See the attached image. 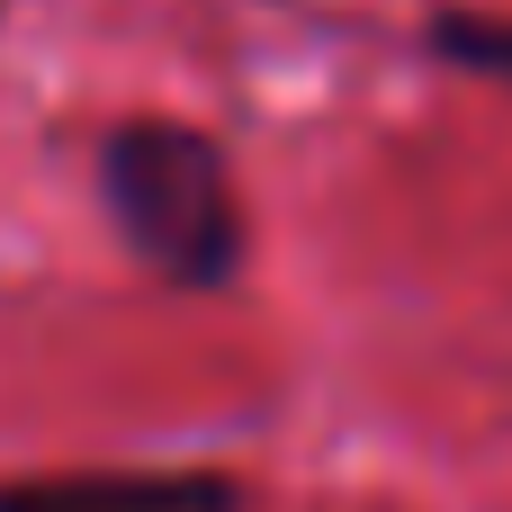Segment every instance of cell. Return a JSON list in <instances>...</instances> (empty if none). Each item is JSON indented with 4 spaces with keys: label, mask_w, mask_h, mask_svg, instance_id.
Returning a JSON list of instances; mask_svg holds the SVG:
<instances>
[{
    "label": "cell",
    "mask_w": 512,
    "mask_h": 512,
    "mask_svg": "<svg viewBox=\"0 0 512 512\" xmlns=\"http://www.w3.org/2000/svg\"><path fill=\"white\" fill-rule=\"evenodd\" d=\"M0 512H243L225 468H72V477H9Z\"/></svg>",
    "instance_id": "cell-2"
},
{
    "label": "cell",
    "mask_w": 512,
    "mask_h": 512,
    "mask_svg": "<svg viewBox=\"0 0 512 512\" xmlns=\"http://www.w3.org/2000/svg\"><path fill=\"white\" fill-rule=\"evenodd\" d=\"M99 180V216L126 243V261L180 297H216L243 279L252 252V216H243V180L234 153L189 126V117H117L90 153Z\"/></svg>",
    "instance_id": "cell-1"
},
{
    "label": "cell",
    "mask_w": 512,
    "mask_h": 512,
    "mask_svg": "<svg viewBox=\"0 0 512 512\" xmlns=\"http://www.w3.org/2000/svg\"><path fill=\"white\" fill-rule=\"evenodd\" d=\"M423 54L441 72H468V81L512 90V18L504 9H432L423 18Z\"/></svg>",
    "instance_id": "cell-3"
}]
</instances>
